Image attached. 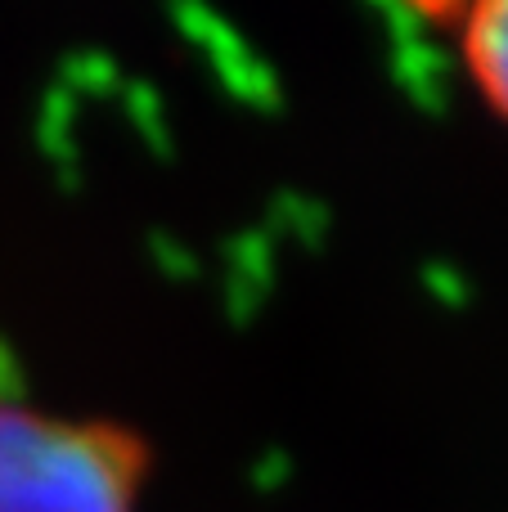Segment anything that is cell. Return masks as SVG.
<instances>
[{"label":"cell","instance_id":"1","mask_svg":"<svg viewBox=\"0 0 508 512\" xmlns=\"http://www.w3.org/2000/svg\"><path fill=\"white\" fill-rule=\"evenodd\" d=\"M149 472L135 427L0 396V512H144Z\"/></svg>","mask_w":508,"mask_h":512},{"label":"cell","instance_id":"2","mask_svg":"<svg viewBox=\"0 0 508 512\" xmlns=\"http://www.w3.org/2000/svg\"><path fill=\"white\" fill-rule=\"evenodd\" d=\"M441 23H450V41L464 63V77L486 113L508 126V0H482V5L437 9Z\"/></svg>","mask_w":508,"mask_h":512}]
</instances>
